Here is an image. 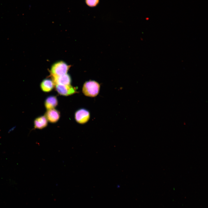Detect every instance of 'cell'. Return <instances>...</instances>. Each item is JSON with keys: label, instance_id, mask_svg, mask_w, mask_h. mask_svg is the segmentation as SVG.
<instances>
[{"label": "cell", "instance_id": "8992f818", "mask_svg": "<svg viewBox=\"0 0 208 208\" xmlns=\"http://www.w3.org/2000/svg\"><path fill=\"white\" fill-rule=\"evenodd\" d=\"M51 77L55 85L57 84L70 85L71 82V77L67 73L61 76Z\"/></svg>", "mask_w": 208, "mask_h": 208}, {"label": "cell", "instance_id": "5b68a950", "mask_svg": "<svg viewBox=\"0 0 208 208\" xmlns=\"http://www.w3.org/2000/svg\"><path fill=\"white\" fill-rule=\"evenodd\" d=\"M44 115L48 121L52 123L57 122L60 117V112L55 108L47 110Z\"/></svg>", "mask_w": 208, "mask_h": 208}, {"label": "cell", "instance_id": "7a4b0ae2", "mask_svg": "<svg viewBox=\"0 0 208 208\" xmlns=\"http://www.w3.org/2000/svg\"><path fill=\"white\" fill-rule=\"evenodd\" d=\"M70 66L63 61H60L54 64L52 66L51 77L58 76L67 73Z\"/></svg>", "mask_w": 208, "mask_h": 208}, {"label": "cell", "instance_id": "3957f363", "mask_svg": "<svg viewBox=\"0 0 208 208\" xmlns=\"http://www.w3.org/2000/svg\"><path fill=\"white\" fill-rule=\"evenodd\" d=\"M56 91L60 95L67 96L77 93L76 88L70 85L55 84V87Z\"/></svg>", "mask_w": 208, "mask_h": 208}, {"label": "cell", "instance_id": "ba28073f", "mask_svg": "<svg viewBox=\"0 0 208 208\" xmlns=\"http://www.w3.org/2000/svg\"><path fill=\"white\" fill-rule=\"evenodd\" d=\"M34 124V129H42L47 127L48 121L44 115L35 118Z\"/></svg>", "mask_w": 208, "mask_h": 208}, {"label": "cell", "instance_id": "6da1fadb", "mask_svg": "<svg viewBox=\"0 0 208 208\" xmlns=\"http://www.w3.org/2000/svg\"><path fill=\"white\" fill-rule=\"evenodd\" d=\"M100 88V84L97 82L90 80L86 81L82 88V92L86 96L93 97L99 94Z\"/></svg>", "mask_w": 208, "mask_h": 208}, {"label": "cell", "instance_id": "277c9868", "mask_svg": "<svg viewBox=\"0 0 208 208\" xmlns=\"http://www.w3.org/2000/svg\"><path fill=\"white\" fill-rule=\"evenodd\" d=\"M75 119L76 122L81 124L87 123L90 118L89 111L85 108H80L77 110L75 113Z\"/></svg>", "mask_w": 208, "mask_h": 208}, {"label": "cell", "instance_id": "30bf717a", "mask_svg": "<svg viewBox=\"0 0 208 208\" xmlns=\"http://www.w3.org/2000/svg\"><path fill=\"white\" fill-rule=\"evenodd\" d=\"M99 0H85L86 5L91 7L96 6L99 3Z\"/></svg>", "mask_w": 208, "mask_h": 208}, {"label": "cell", "instance_id": "9c48e42d", "mask_svg": "<svg viewBox=\"0 0 208 208\" xmlns=\"http://www.w3.org/2000/svg\"><path fill=\"white\" fill-rule=\"evenodd\" d=\"M58 104V101L57 97L53 95L48 96L44 102V106L47 110L55 108Z\"/></svg>", "mask_w": 208, "mask_h": 208}, {"label": "cell", "instance_id": "52a82bcc", "mask_svg": "<svg viewBox=\"0 0 208 208\" xmlns=\"http://www.w3.org/2000/svg\"><path fill=\"white\" fill-rule=\"evenodd\" d=\"M41 90L45 92L51 91L55 87V84L52 80L49 79H43L40 84Z\"/></svg>", "mask_w": 208, "mask_h": 208}]
</instances>
